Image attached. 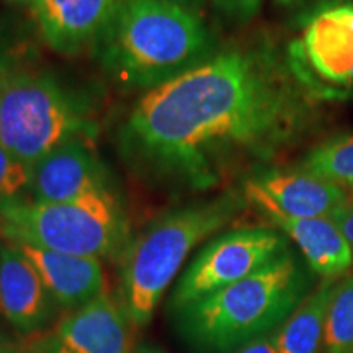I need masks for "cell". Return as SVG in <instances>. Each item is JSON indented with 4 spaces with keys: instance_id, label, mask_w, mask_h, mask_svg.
<instances>
[{
    "instance_id": "6da1fadb",
    "label": "cell",
    "mask_w": 353,
    "mask_h": 353,
    "mask_svg": "<svg viewBox=\"0 0 353 353\" xmlns=\"http://www.w3.org/2000/svg\"><path fill=\"white\" fill-rule=\"evenodd\" d=\"M316 101L272 44L228 48L145 92L123 126V152L151 174L208 190L298 143Z\"/></svg>"
},
{
    "instance_id": "7a4b0ae2",
    "label": "cell",
    "mask_w": 353,
    "mask_h": 353,
    "mask_svg": "<svg viewBox=\"0 0 353 353\" xmlns=\"http://www.w3.org/2000/svg\"><path fill=\"white\" fill-rule=\"evenodd\" d=\"M94 48L113 82L145 92L214 54L213 37L200 13L161 0H121Z\"/></svg>"
},
{
    "instance_id": "3957f363",
    "label": "cell",
    "mask_w": 353,
    "mask_h": 353,
    "mask_svg": "<svg viewBox=\"0 0 353 353\" xmlns=\"http://www.w3.org/2000/svg\"><path fill=\"white\" fill-rule=\"evenodd\" d=\"M306 291V273L286 250L254 275L175 311V327L195 353H234L275 332Z\"/></svg>"
},
{
    "instance_id": "277c9868",
    "label": "cell",
    "mask_w": 353,
    "mask_h": 353,
    "mask_svg": "<svg viewBox=\"0 0 353 353\" xmlns=\"http://www.w3.org/2000/svg\"><path fill=\"white\" fill-rule=\"evenodd\" d=\"M237 193L193 203L161 216L123 255L120 303L136 327H145L192 250L239 213Z\"/></svg>"
},
{
    "instance_id": "5b68a950",
    "label": "cell",
    "mask_w": 353,
    "mask_h": 353,
    "mask_svg": "<svg viewBox=\"0 0 353 353\" xmlns=\"http://www.w3.org/2000/svg\"><path fill=\"white\" fill-rule=\"evenodd\" d=\"M0 236L12 244L99 260L123 259L131 244L130 224L112 190L65 203H2Z\"/></svg>"
},
{
    "instance_id": "8992f818",
    "label": "cell",
    "mask_w": 353,
    "mask_h": 353,
    "mask_svg": "<svg viewBox=\"0 0 353 353\" xmlns=\"http://www.w3.org/2000/svg\"><path fill=\"white\" fill-rule=\"evenodd\" d=\"M94 132L87 110L51 77L20 74L8 79L0 94V144L30 167Z\"/></svg>"
},
{
    "instance_id": "52a82bcc",
    "label": "cell",
    "mask_w": 353,
    "mask_h": 353,
    "mask_svg": "<svg viewBox=\"0 0 353 353\" xmlns=\"http://www.w3.org/2000/svg\"><path fill=\"white\" fill-rule=\"evenodd\" d=\"M288 250L283 234L268 228L234 229L201 249L170 296L172 311L190 306L262 270Z\"/></svg>"
},
{
    "instance_id": "ba28073f",
    "label": "cell",
    "mask_w": 353,
    "mask_h": 353,
    "mask_svg": "<svg viewBox=\"0 0 353 353\" xmlns=\"http://www.w3.org/2000/svg\"><path fill=\"white\" fill-rule=\"evenodd\" d=\"M299 81L316 100L353 95V6L335 3L316 12L288 50Z\"/></svg>"
},
{
    "instance_id": "9c48e42d",
    "label": "cell",
    "mask_w": 353,
    "mask_h": 353,
    "mask_svg": "<svg viewBox=\"0 0 353 353\" xmlns=\"http://www.w3.org/2000/svg\"><path fill=\"white\" fill-rule=\"evenodd\" d=\"M244 195L268 218H330L348 203L345 188L303 169L270 170L252 176L244 185Z\"/></svg>"
},
{
    "instance_id": "30bf717a",
    "label": "cell",
    "mask_w": 353,
    "mask_h": 353,
    "mask_svg": "<svg viewBox=\"0 0 353 353\" xmlns=\"http://www.w3.org/2000/svg\"><path fill=\"white\" fill-rule=\"evenodd\" d=\"M43 353H134L131 321L108 293L65 316Z\"/></svg>"
},
{
    "instance_id": "8fae6325",
    "label": "cell",
    "mask_w": 353,
    "mask_h": 353,
    "mask_svg": "<svg viewBox=\"0 0 353 353\" xmlns=\"http://www.w3.org/2000/svg\"><path fill=\"white\" fill-rule=\"evenodd\" d=\"M33 201L65 203L110 192L105 169L85 139L69 141L32 165Z\"/></svg>"
},
{
    "instance_id": "7c38bea8",
    "label": "cell",
    "mask_w": 353,
    "mask_h": 353,
    "mask_svg": "<svg viewBox=\"0 0 353 353\" xmlns=\"http://www.w3.org/2000/svg\"><path fill=\"white\" fill-rule=\"evenodd\" d=\"M56 303L32 262L15 244L0 247V314L17 332L38 334L50 325Z\"/></svg>"
},
{
    "instance_id": "4fadbf2b",
    "label": "cell",
    "mask_w": 353,
    "mask_h": 353,
    "mask_svg": "<svg viewBox=\"0 0 353 353\" xmlns=\"http://www.w3.org/2000/svg\"><path fill=\"white\" fill-rule=\"evenodd\" d=\"M121 0H34L33 13L44 43L63 54H76L97 39Z\"/></svg>"
},
{
    "instance_id": "5bb4252c",
    "label": "cell",
    "mask_w": 353,
    "mask_h": 353,
    "mask_svg": "<svg viewBox=\"0 0 353 353\" xmlns=\"http://www.w3.org/2000/svg\"><path fill=\"white\" fill-rule=\"evenodd\" d=\"M15 245L37 268L57 306L76 311L107 293V278L99 259L56 252L28 244Z\"/></svg>"
},
{
    "instance_id": "9a60e30c",
    "label": "cell",
    "mask_w": 353,
    "mask_h": 353,
    "mask_svg": "<svg viewBox=\"0 0 353 353\" xmlns=\"http://www.w3.org/2000/svg\"><path fill=\"white\" fill-rule=\"evenodd\" d=\"M270 219L296 242L311 270L325 280L342 275L353 265L350 245L332 218L293 219L270 216Z\"/></svg>"
},
{
    "instance_id": "2e32d148",
    "label": "cell",
    "mask_w": 353,
    "mask_h": 353,
    "mask_svg": "<svg viewBox=\"0 0 353 353\" xmlns=\"http://www.w3.org/2000/svg\"><path fill=\"white\" fill-rule=\"evenodd\" d=\"M334 286L332 280H325L283 322L276 332L278 353H319Z\"/></svg>"
},
{
    "instance_id": "e0dca14e",
    "label": "cell",
    "mask_w": 353,
    "mask_h": 353,
    "mask_svg": "<svg viewBox=\"0 0 353 353\" xmlns=\"http://www.w3.org/2000/svg\"><path fill=\"white\" fill-rule=\"evenodd\" d=\"M299 169L345 188L353 183V132L334 136L303 159Z\"/></svg>"
},
{
    "instance_id": "ac0fdd59",
    "label": "cell",
    "mask_w": 353,
    "mask_h": 353,
    "mask_svg": "<svg viewBox=\"0 0 353 353\" xmlns=\"http://www.w3.org/2000/svg\"><path fill=\"white\" fill-rule=\"evenodd\" d=\"M327 353H353V275L335 283L325 316Z\"/></svg>"
},
{
    "instance_id": "d6986e66",
    "label": "cell",
    "mask_w": 353,
    "mask_h": 353,
    "mask_svg": "<svg viewBox=\"0 0 353 353\" xmlns=\"http://www.w3.org/2000/svg\"><path fill=\"white\" fill-rule=\"evenodd\" d=\"M32 167L17 159L0 144V205L7 201L20 200L30 190Z\"/></svg>"
},
{
    "instance_id": "ffe728a7",
    "label": "cell",
    "mask_w": 353,
    "mask_h": 353,
    "mask_svg": "<svg viewBox=\"0 0 353 353\" xmlns=\"http://www.w3.org/2000/svg\"><path fill=\"white\" fill-rule=\"evenodd\" d=\"M213 6L228 20L245 23L260 12L263 0H213Z\"/></svg>"
},
{
    "instance_id": "44dd1931",
    "label": "cell",
    "mask_w": 353,
    "mask_h": 353,
    "mask_svg": "<svg viewBox=\"0 0 353 353\" xmlns=\"http://www.w3.org/2000/svg\"><path fill=\"white\" fill-rule=\"evenodd\" d=\"M334 223L341 229L343 237H345L348 245H350L352 255H353V203H347L341 210H337L330 216Z\"/></svg>"
},
{
    "instance_id": "7402d4cb",
    "label": "cell",
    "mask_w": 353,
    "mask_h": 353,
    "mask_svg": "<svg viewBox=\"0 0 353 353\" xmlns=\"http://www.w3.org/2000/svg\"><path fill=\"white\" fill-rule=\"evenodd\" d=\"M276 332L263 335V337L255 339V341L245 343L244 347L237 348L234 353H278L276 345Z\"/></svg>"
},
{
    "instance_id": "603a6c76",
    "label": "cell",
    "mask_w": 353,
    "mask_h": 353,
    "mask_svg": "<svg viewBox=\"0 0 353 353\" xmlns=\"http://www.w3.org/2000/svg\"><path fill=\"white\" fill-rule=\"evenodd\" d=\"M161 2L170 3V6L180 7L183 10L193 12V13H200L203 6L206 3V0H161Z\"/></svg>"
},
{
    "instance_id": "cb8c5ba5",
    "label": "cell",
    "mask_w": 353,
    "mask_h": 353,
    "mask_svg": "<svg viewBox=\"0 0 353 353\" xmlns=\"http://www.w3.org/2000/svg\"><path fill=\"white\" fill-rule=\"evenodd\" d=\"M134 353H165V352H162L161 348H157L154 345H139V347H136Z\"/></svg>"
},
{
    "instance_id": "d4e9b609",
    "label": "cell",
    "mask_w": 353,
    "mask_h": 353,
    "mask_svg": "<svg viewBox=\"0 0 353 353\" xmlns=\"http://www.w3.org/2000/svg\"><path fill=\"white\" fill-rule=\"evenodd\" d=\"M7 81H8V79L6 77V74H3L2 65H0V94H2V90H3V87H6Z\"/></svg>"
},
{
    "instance_id": "484cf974",
    "label": "cell",
    "mask_w": 353,
    "mask_h": 353,
    "mask_svg": "<svg viewBox=\"0 0 353 353\" xmlns=\"http://www.w3.org/2000/svg\"><path fill=\"white\" fill-rule=\"evenodd\" d=\"M276 2L281 3V6L290 7V6H296V3H301L303 0H276Z\"/></svg>"
},
{
    "instance_id": "4316f807",
    "label": "cell",
    "mask_w": 353,
    "mask_h": 353,
    "mask_svg": "<svg viewBox=\"0 0 353 353\" xmlns=\"http://www.w3.org/2000/svg\"><path fill=\"white\" fill-rule=\"evenodd\" d=\"M304 2V0H303ZM307 2H314V3H327L330 0H307Z\"/></svg>"
},
{
    "instance_id": "83f0119b",
    "label": "cell",
    "mask_w": 353,
    "mask_h": 353,
    "mask_svg": "<svg viewBox=\"0 0 353 353\" xmlns=\"http://www.w3.org/2000/svg\"><path fill=\"white\" fill-rule=\"evenodd\" d=\"M8 2H17V3H25V2H34V0H8Z\"/></svg>"
},
{
    "instance_id": "f1b7e54d",
    "label": "cell",
    "mask_w": 353,
    "mask_h": 353,
    "mask_svg": "<svg viewBox=\"0 0 353 353\" xmlns=\"http://www.w3.org/2000/svg\"><path fill=\"white\" fill-rule=\"evenodd\" d=\"M345 190H348V193H350V195H352V198H353V183H350V185H347V187H345Z\"/></svg>"
},
{
    "instance_id": "f546056e",
    "label": "cell",
    "mask_w": 353,
    "mask_h": 353,
    "mask_svg": "<svg viewBox=\"0 0 353 353\" xmlns=\"http://www.w3.org/2000/svg\"><path fill=\"white\" fill-rule=\"evenodd\" d=\"M8 350H10L8 347H0V353H8Z\"/></svg>"
},
{
    "instance_id": "4dcf8cb0",
    "label": "cell",
    "mask_w": 353,
    "mask_h": 353,
    "mask_svg": "<svg viewBox=\"0 0 353 353\" xmlns=\"http://www.w3.org/2000/svg\"><path fill=\"white\" fill-rule=\"evenodd\" d=\"M8 353H21L20 350H13V348H10V350H8Z\"/></svg>"
},
{
    "instance_id": "1f68e13d",
    "label": "cell",
    "mask_w": 353,
    "mask_h": 353,
    "mask_svg": "<svg viewBox=\"0 0 353 353\" xmlns=\"http://www.w3.org/2000/svg\"><path fill=\"white\" fill-rule=\"evenodd\" d=\"M352 99H353V95H352Z\"/></svg>"
},
{
    "instance_id": "d6a6232c",
    "label": "cell",
    "mask_w": 353,
    "mask_h": 353,
    "mask_svg": "<svg viewBox=\"0 0 353 353\" xmlns=\"http://www.w3.org/2000/svg\"><path fill=\"white\" fill-rule=\"evenodd\" d=\"M39 353H43V352H39Z\"/></svg>"
}]
</instances>
